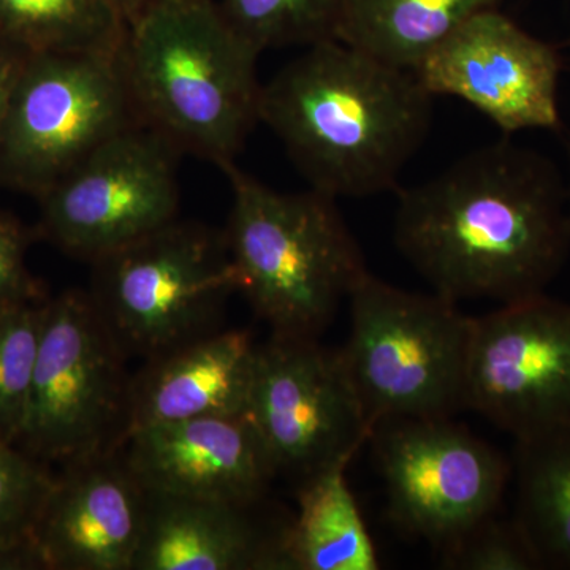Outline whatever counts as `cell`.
Wrapping results in <instances>:
<instances>
[{
  "label": "cell",
  "mask_w": 570,
  "mask_h": 570,
  "mask_svg": "<svg viewBox=\"0 0 570 570\" xmlns=\"http://www.w3.org/2000/svg\"><path fill=\"white\" fill-rule=\"evenodd\" d=\"M393 239L434 294L499 305L546 294L570 250L568 184L504 138L400 190Z\"/></svg>",
  "instance_id": "1"
},
{
  "label": "cell",
  "mask_w": 570,
  "mask_h": 570,
  "mask_svg": "<svg viewBox=\"0 0 570 570\" xmlns=\"http://www.w3.org/2000/svg\"><path fill=\"white\" fill-rule=\"evenodd\" d=\"M433 97L414 71L328 40L262 86L261 122L313 189L373 197L397 189L430 134Z\"/></svg>",
  "instance_id": "2"
},
{
  "label": "cell",
  "mask_w": 570,
  "mask_h": 570,
  "mask_svg": "<svg viewBox=\"0 0 570 570\" xmlns=\"http://www.w3.org/2000/svg\"><path fill=\"white\" fill-rule=\"evenodd\" d=\"M258 56L216 0H153L129 26L119 62L140 121L224 168L261 122Z\"/></svg>",
  "instance_id": "3"
},
{
  "label": "cell",
  "mask_w": 570,
  "mask_h": 570,
  "mask_svg": "<svg viewBox=\"0 0 570 570\" xmlns=\"http://www.w3.org/2000/svg\"><path fill=\"white\" fill-rule=\"evenodd\" d=\"M220 170L234 194L224 234L239 292L272 335L318 337L367 273L336 198L281 193L236 163Z\"/></svg>",
  "instance_id": "4"
},
{
  "label": "cell",
  "mask_w": 570,
  "mask_h": 570,
  "mask_svg": "<svg viewBox=\"0 0 570 570\" xmlns=\"http://www.w3.org/2000/svg\"><path fill=\"white\" fill-rule=\"evenodd\" d=\"M347 299L351 332L340 352L371 426L466 409L474 317L459 303L403 291L370 272Z\"/></svg>",
  "instance_id": "5"
},
{
  "label": "cell",
  "mask_w": 570,
  "mask_h": 570,
  "mask_svg": "<svg viewBox=\"0 0 570 570\" xmlns=\"http://www.w3.org/2000/svg\"><path fill=\"white\" fill-rule=\"evenodd\" d=\"M91 265L94 305L126 354L142 360L220 330L239 292L224 230L179 219Z\"/></svg>",
  "instance_id": "6"
},
{
  "label": "cell",
  "mask_w": 570,
  "mask_h": 570,
  "mask_svg": "<svg viewBox=\"0 0 570 570\" xmlns=\"http://www.w3.org/2000/svg\"><path fill=\"white\" fill-rule=\"evenodd\" d=\"M127 358L89 292L48 298L18 448L62 466L122 445L132 384Z\"/></svg>",
  "instance_id": "7"
},
{
  "label": "cell",
  "mask_w": 570,
  "mask_h": 570,
  "mask_svg": "<svg viewBox=\"0 0 570 570\" xmlns=\"http://www.w3.org/2000/svg\"><path fill=\"white\" fill-rule=\"evenodd\" d=\"M140 124L119 52L29 55L0 124V178L41 197Z\"/></svg>",
  "instance_id": "8"
},
{
  "label": "cell",
  "mask_w": 570,
  "mask_h": 570,
  "mask_svg": "<svg viewBox=\"0 0 570 570\" xmlns=\"http://www.w3.org/2000/svg\"><path fill=\"white\" fill-rule=\"evenodd\" d=\"M247 415L277 478L298 485L347 466L373 431L340 348L318 337L272 335L258 344Z\"/></svg>",
  "instance_id": "9"
},
{
  "label": "cell",
  "mask_w": 570,
  "mask_h": 570,
  "mask_svg": "<svg viewBox=\"0 0 570 570\" xmlns=\"http://www.w3.org/2000/svg\"><path fill=\"white\" fill-rule=\"evenodd\" d=\"M178 149L145 124L97 148L41 195V232L94 264L178 219Z\"/></svg>",
  "instance_id": "10"
},
{
  "label": "cell",
  "mask_w": 570,
  "mask_h": 570,
  "mask_svg": "<svg viewBox=\"0 0 570 570\" xmlns=\"http://www.w3.org/2000/svg\"><path fill=\"white\" fill-rule=\"evenodd\" d=\"M393 519L444 549L498 513L510 468L450 419L387 420L371 431Z\"/></svg>",
  "instance_id": "11"
},
{
  "label": "cell",
  "mask_w": 570,
  "mask_h": 570,
  "mask_svg": "<svg viewBox=\"0 0 570 570\" xmlns=\"http://www.w3.org/2000/svg\"><path fill=\"white\" fill-rule=\"evenodd\" d=\"M466 409L517 441L570 430V305L546 294L474 317Z\"/></svg>",
  "instance_id": "12"
},
{
  "label": "cell",
  "mask_w": 570,
  "mask_h": 570,
  "mask_svg": "<svg viewBox=\"0 0 570 570\" xmlns=\"http://www.w3.org/2000/svg\"><path fill=\"white\" fill-rule=\"evenodd\" d=\"M561 70L557 48L489 9L442 40L414 73L433 96L456 97L515 134L560 129Z\"/></svg>",
  "instance_id": "13"
},
{
  "label": "cell",
  "mask_w": 570,
  "mask_h": 570,
  "mask_svg": "<svg viewBox=\"0 0 570 570\" xmlns=\"http://www.w3.org/2000/svg\"><path fill=\"white\" fill-rule=\"evenodd\" d=\"M146 512L148 489L122 444L62 464L32 542L47 570H132Z\"/></svg>",
  "instance_id": "14"
},
{
  "label": "cell",
  "mask_w": 570,
  "mask_h": 570,
  "mask_svg": "<svg viewBox=\"0 0 570 570\" xmlns=\"http://www.w3.org/2000/svg\"><path fill=\"white\" fill-rule=\"evenodd\" d=\"M124 452L156 493L257 504L277 478L249 415H212L140 428Z\"/></svg>",
  "instance_id": "15"
},
{
  "label": "cell",
  "mask_w": 570,
  "mask_h": 570,
  "mask_svg": "<svg viewBox=\"0 0 570 570\" xmlns=\"http://www.w3.org/2000/svg\"><path fill=\"white\" fill-rule=\"evenodd\" d=\"M264 504L148 490L145 531L132 570H285L288 521L265 520Z\"/></svg>",
  "instance_id": "16"
},
{
  "label": "cell",
  "mask_w": 570,
  "mask_h": 570,
  "mask_svg": "<svg viewBox=\"0 0 570 570\" xmlns=\"http://www.w3.org/2000/svg\"><path fill=\"white\" fill-rule=\"evenodd\" d=\"M257 347L247 330H217L145 360L132 374L127 436L163 423L247 414Z\"/></svg>",
  "instance_id": "17"
},
{
  "label": "cell",
  "mask_w": 570,
  "mask_h": 570,
  "mask_svg": "<svg viewBox=\"0 0 570 570\" xmlns=\"http://www.w3.org/2000/svg\"><path fill=\"white\" fill-rule=\"evenodd\" d=\"M347 466L298 485V512L284 534L285 570H377L373 540L346 480Z\"/></svg>",
  "instance_id": "18"
},
{
  "label": "cell",
  "mask_w": 570,
  "mask_h": 570,
  "mask_svg": "<svg viewBox=\"0 0 570 570\" xmlns=\"http://www.w3.org/2000/svg\"><path fill=\"white\" fill-rule=\"evenodd\" d=\"M501 0H344L336 40L414 71L442 40Z\"/></svg>",
  "instance_id": "19"
},
{
  "label": "cell",
  "mask_w": 570,
  "mask_h": 570,
  "mask_svg": "<svg viewBox=\"0 0 570 570\" xmlns=\"http://www.w3.org/2000/svg\"><path fill=\"white\" fill-rule=\"evenodd\" d=\"M517 521L543 569H570V430L517 441Z\"/></svg>",
  "instance_id": "20"
},
{
  "label": "cell",
  "mask_w": 570,
  "mask_h": 570,
  "mask_svg": "<svg viewBox=\"0 0 570 570\" xmlns=\"http://www.w3.org/2000/svg\"><path fill=\"white\" fill-rule=\"evenodd\" d=\"M126 20L110 0H0V40L37 52H119Z\"/></svg>",
  "instance_id": "21"
},
{
  "label": "cell",
  "mask_w": 570,
  "mask_h": 570,
  "mask_svg": "<svg viewBox=\"0 0 570 570\" xmlns=\"http://www.w3.org/2000/svg\"><path fill=\"white\" fill-rule=\"evenodd\" d=\"M225 21L258 52L336 40L344 0H216Z\"/></svg>",
  "instance_id": "22"
},
{
  "label": "cell",
  "mask_w": 570,
  "mask_h": 570,
  "mask_svg": "<svg viewBox=\"0 0 570 570\" xmlns=\"http://www.w3.org/2000/svg\"><path fill=\"white\" fill-rule=\"evenodd\" d=\"M48 296L0 303V439L17 444Z\"/></svg>",
  "instance_id": "23"
},
{
  "label": "cell",
  "mask_w": 570,
  "mask_h": 570,
  "mask_svg": "<svg viewBox=\"0 0 570 570\" xmlns=\"http://www.w3.org/2000/svg\"><path fill=\"white\" fill-rule=\"evenodd\" d=\"M52 479L48 464L0 439V543L32 542Z\"/></svg>",
  "instance_id": "24"
},
{
  "label": "cell",
  "mask_w": 570,
  "mask_h": 570,
  "mask_svg": "<svg viewBox=\"0 0 570 570\" xmlns=\"http://www.w3.org/2000/svg\"><path fill=\"white\" fill-rule=\"evenodd\" d=\"M442 550V564L456 570L543 569L538 550L517 521L497 513Z\"/></svg>",
  "instance_id": "25"
},
{
  "label": "cell",
  "mask_w": 570,
  "mask_h": 570,
  "mask_svg": "<svg viewBox=\"0 0 570 570\" xmlns=\"http://www.w3.org/2000/svg\"><path fill=\"white\" fill-rule=\"evenodd\" d=\"M28 246L24 228L13 217L0 214V303L45 296L26 268Z\"/></svg>",
  "instance_id": "26"
},
{
  "label": "cell",
  "mask_w": 570,
  "mask_h": 570,
  "mask_svg": "<svg viewBox=\"0 0 570 570\" xmlns=\"http://www.w3.org/2000/svg\"><path fill=\"white\" fill-rule=\"evenodd\" d=\"M29 52L0 40V124L9 107L11 92L17 85Z\"/></svg>",
  "instance_id": "27"
},
{
  "label": "cell",
  "mask_w": 570,
  "mask_h": 570,
  "mask_svg": "<svg viewBox=\"0 0 570 570\" xmlns=\"http://www.w3.org/2000/svg\"><path fill=\"white\" fill-rule=\"evenodd\" d=\"M0 570H47L36 543H0Z\"/></svg>",
  "instance_id": "28"
},
{
  "label": "cell",
  "mask_w": 570,
  "mask_h": 570,
  "mask_svg": "<svg viewBox=\"0 0 570 570\" xmlns=\"http://www.w3.org/2000/svg\"><path fill=\"white\" fill-rule=\"evenodd\" d=\"M110 2L121 13L127 26H130L141 17L142 11L151 6L153 0H110Z\"/></svg>",
  "instance_id": "29"
},
{
  "label": "cell",
  "mask_w": 570,
  "mask_h": 570,
  "mask_svg": "<svg viewBox=\"0 0 570 570\" xmlns=\"http://www.w3.org/2000/svg\"><path fill=\"white\" fill-rule=\"evenodd\" d=\"M569 163H570V142H569ZM568 195H569V208H570V179L568 184Z\"/></svg>",
  "instance_id": "30"
}]
</instances>
